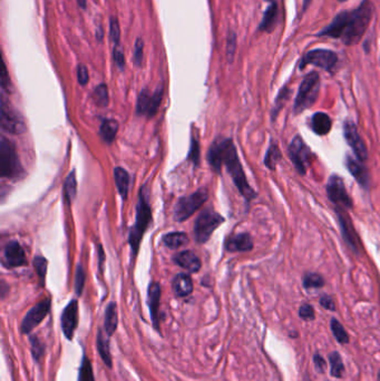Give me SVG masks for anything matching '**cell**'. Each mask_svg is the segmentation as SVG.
I'll return each instance as SVG.
<instances>
[{
    "label": "cell",
    "mask_w": 380,
    "mask_h": 381,
    "mask_svg": "<svg viewBox=\"0 0 380 381\" xmlns=\"http://www.w3.org/2000/svg\"><path fill=\"white\" fill-rule=\"evenodd\" d=\"M77 80L79 85H82V86L87 85L89 80V74L87 71V67L83 65V64H79V65L77 66Z\"/></svg>",
    "instance_id": "cell-47"
},
{
    "label": "cell",
    "mask_w": 380,
    "mask_h": 381,
    "mask_svg": "<svg viewBox=\"0 0 380 381\" xmlns=\"http://www.w3.org/2000/svg\"><path fill=\"white\" fill-rule=\"evenodd\" d=\"M338 62V55L329 49H313L303 56L300 62V68L303 69L308 65H312L332 72Z\"/></svg>",
    "instance_id": "cell-11"
},
{
    "label": "cell",
    "mask_w": 380,
    "mask_h": 381,
    "mask_svg": "<svg viewBox=\"0 0 380 381\" xmlns=\"http://www.w3.org/2000/svg\"><path fill=\"white\" fill-rule=\"evenodd\" d=\"M299 316L303 320H313L315 318L314 309L310 304H302L299 309Z\"/></svg>",
    "instance_id": "cell-46"
},
{
    "label": "cell",
    "mask_w": 380,
    "mask_h": 381,
    "mask_svg": "<svg viewBox=\"0 0 380 381\" xmlns=\"http://www.w3.org/2000/svg\"><path fill=\"white\" fill-rule=\"evenodd\" d=\"M174 261L178 267L186 270L189 273H197L201 270L202 263L200 258L193 251H182L173 257Z\"/></svg>",
    "instance_id": "cell-20"
},
{
    "label": "cell",
    "mask_w": 380,
    "mask_h": 381,
    "mask_svg": "<svg viewBox=\"0 0 380 381\" xmlns=\"http://www.w3.org/2000/svg\"><path fill=\"white\" fill-rule=\"evenodd\" d=\"M118 129L119 124L117 120H115L113 118L104 119L100 129V136L105 143L112 144L115 141V137L117 135Z\"/></svg>",
    "instance_id": "cell-28"
},
{
    "label": "cell",
    "mask_w": 380,
    "mask_h": 381,
    "mask_svg": "<svg viewBox=\"0 0 380 381\" xmlns=\"http://www.w3.org/2000/svg\"><path fill=\"white\" fill-rule=\"evenodd\" d=\"M164 93L163 85L154 91L151 95L147 89H143L140 96L137 98L136 104V115L137 116H146L147 118H152L157 113L161 102H162Z\"/></svg>",
    "instance_id": "cell-10"
},
{
    "label": "cell",
    "mask_w": 380,
    "mask_h": 381,
    "mask_svg": "<svg viewBox=\"0 0 380 381\" xmlns=\"http://www.w3.org/2000/svg\"><path fill=\"white\" fill-rule=\"evenodd\" d=\"M50 310V299H45L28 311L21 322L20 330L24 334L30 333L35 328L39 326L48 314Z\"/></svg>",
    "instance_id": "cell-15"
},
{
    "label": "cell",
    "mask_w": 380,
    "mask_h": 381,
    "mask_svg": "<svg viewBox=\"0 0 380 381\" xmlns=\"http://www.w3.org/2000/svg\"><path fill=\"white\" fill-rule=\"evenodd\" d=\"M109 37H111L112 42L115 46L119 45L120 40V28H119V21L116 17H111L109 19Z\"/></svg>",
    "instance_id": "cell-40"
},
{
    "label": "cell",
    "mask_w": 380,
    "mask_h": 381,
    "mask_svg": "<svg viewBox=\"0 0 380 381\" xmlns=\"http://www.w3.org/2000/svg\"><path fill=\"white\" fill-rule=\"evenodd\" d=\"M326 192L328 199L330 200L331 203L335 204V207L344 209L347 211L353 209V199L350 198L347 188H345L344 182L339 175L333 174L329 177L326 186Z\"/></svg>",
    "instance_id": "cell-9"
},
{
    "label": "cell",
    "mask_w": 380,
    "mask_h": 381,
    "mask_svg": "<svg viewBox=\"0 0 380 381\" xmlns=\"http://www.w3.org/2000/svg\"><path fill=\"white\" fill-rule=\"evenodd\" d=\"M118 326V313H117V305L115 302H111L106 308L105 311V332L108 337H112L116 331Z\"/></svg>",
    "instance_id": "cell-27"
},
{
    "label": "cell",
    "mask_w": 380,
    "mask_h": 381,
    "mask_svg": "<svg viewBox=\"0 0 380 381\" xmlns=\"http://www.w3.org/2000/svg\"><path fill=\"white\" fill-rule=\"evenodd\" d=\"M226 249L229 252H249L253 249V240L249 233L231 235L226 242Z\"/></svg>",
    "instance_id": "cell-21"
},
{
    "label": "cell",
    "mask_w": 380,
    "mask_h": 381,
    "mask_svg": "<svg viewBox=\"0 0 380 381\" xmlns=\"http://www.w3.org/2000/svg\"><path fill=\"white\" fill-rule=\"evenodd\" d=\"M347 17H348V11H342V13L338 14L335 17V19H333L330 24L325 28V29H322L318 34V36L341 39L344 27H345V22H347Z\"/></svg>",
    "instance_id": "cell-22"
},
{
    "label": "cell",
    "mask_w": 380,
    "mask_h": 381,
    "mask_svg": "<svg viewBox=\"0 0 380 381\" xmlns=\"http://www.w3.org/2000/svg\"><path fill=\"white\" fill-rule=\"evenodd\" d=\"M93 100L99 107H106L108 105L109 97H108V88L106 84H104V83L100 84L94 89Z\"/></svg>",
    "instance_id": "cell-36"
},
{
    "label": "cell",
    "mask_w": 380,
    "mask_h": 381,
    "mask_svg": "<svg viewBox=\"0 0 380 381\" xmlns=\"http://www.w3.org/2000/svg\"><path fill=\"white\" fill-rule=\"evenodd\" d=\"M278 4L275 2H272V4L269 6V8L263 15V18L260 22V25H259V30L264 33H271L274 29L276 21H278Z\"/></svg>",
    "instance_id": "cell-26"
},
{
    "label": "cell",
    "mask_w": 380,
    "mask_h": 381,
    "mask_svg": "<svg viewBox=\"0 0 380 381\" xmlns=\"http://www.w3.org/2000/svg\"><path fill=\"white\" fill-rule=\"evenodd\" d=\"M113 58L115 61V65H116L120 71H123L125 67V56L122 49H120L118 46H115V48L113 50Z\"/></svg>",
    "instance_id": "cell-48"
},
{
    "label": "cell",
    "mask_w": 380,
    "mask_h": 381,
    "mask_svg": "<svg viewBox=\"0 0 380 381\" xmlns=\"http://www.w3.org/2000/svg\"><path fill=\"white\" fill-rule=\"evenodd\" d=\"M108 336L104 334L103 330H99V333H97V350H99V354L102 358V360L104 363L108 367L112 368V355H111V348H109V340Z\"/></svg>",
    "instance_id": "cell-29"
},
{
    "label": "cell",
    "mask_w": 380,
    "mask_h": 381,
    "mask_svg": "<svg viewBox=\"0 0 380 381\" xmlns=\"http://www.w3.org/2000/svg\"><path fill=\"white\" fill-rule=\"evenodd\" d=\"M2 86L4 90H7L8 93L11 90V83L10 78L8 76L7 68H6V64L3 62V75H2Z\"/></svg>",
    "instance_id": "cell-50"
},
{
    "label": "cell",
    "mask_w": 380,
    "mask_h": 381,
    "mask_svg": "<svg viewBox=\"0 0 380 381\" xmlns=\"http://www.w3.org/2000/svg\"><path fill=\"white\" fill-rule=\"evenodd\" d=\"M329 361H330V369H331V376L340 379L343 377L344 372V366L341 359V356L339 355V352L335 351L331 352L329 355Z\"/></svg>",
    "instance_id": "cell-34"
},
{
    "label": "cell",
    "mask_w": 380,
    "mask_h": 381,
    "mask_svg": "<svg viewBox=\"0 0 380 381\" xmlns=\"http://www.w3.org/2000/svg\"><path fill=\"white\" fill-rule=\"evenodd\" d=\"M345 169L348 170L351 175L355 177V180L359 183L361 187L368 189L369 187V173H368L367 167L361 163V162L355 160L350 155H345L344 158Z\"/></svg>",
    "instance_id": "cell-18"
},
{
    "label": "cell",
    "mask_w": 380,
    "mask_h": 381,
    "mask_svg": "<svg viewBox=\"0 0 380 381\" xmlns=\"http://www.w3.org/2000/svg\"><path fill=\"white\" fill-rule=\"evenodd\" d=\"M338 2H340V3H343V2H347V0H338Z\"/></svg>",
    "instance_id": "cell-57"
},
{
    "label": "cell",
    "mask_w": 380,
    "mask_h": 381,
    "mask_svg": "<svg viewBox=\"0 0 380 381\" xmlns=\"http://www.w3.org/2000/svg\"><path fill=\"white\" fill-rule=\"evenodd\" d=\"M330 327H331V331L333 333V336H335L336 340L339 343L345 344V343L349 342V336H348L347 331H345V329L343 328L341 323L339 322L337 319H335V318L331 319Z\"/></svg>",
    "instance_id": "cell-37"
},
{
    "label": "cell",
    "mask_w": 380,
    "mask_h": 381,
    "mask_svg": "<svg viewBox=\"0 0 380 381\" xmlns=\"http://www.w3.org/2000/svg\"><path fill=\"white\" fill-rule=\"evenodd\" d=\"M373 14V5L370 0H364L358 8L348 11L347 22L342 34L341 40L348 46L356 45L360 42L370 25Z\"/></svg>",
    "instance_id": "cell-2"
},
{
    "label": "cell",
    "mask_w": 380,
    "mask_h": 381,
    "mask_svg": "<svg viewBox=\"0 0 380 381\" xmlns=\"http://www.w3.org/2000/svg\"><path fill=\"white\" fill-rule=\"evenodd\" d=\"M4 264L10 269L26 264V254L19 242L11 241L5 246Z\"/></svg>",
    "instance_id": "cell-17"
},
{
    "label": "cell",
    "mask_w": 380,
    "mask_h": 381,
    "mask_svg": "<svg viewBox=\"0 0 380 381\" xmlns=\"http://www.w3.org/2000/svg\"><path fill=\"white\" fill-rule=\"evenodd\" d=\"M163 243L171 250H176L178 247L186 245L188 243V236L184 232H172L166 234L163 238Z\"/></svg>",
    "instance_id": "cell-30"
},
{
    "label": "cell",
    "mask_w": 380,
    "mask_h": 381,
    "mask_svg": "<svg viewBox=\"0 0 380 381\" xmlns=\"http://www.w3.org/2000/svg\"><path fill=\"white\" fill-rule=\"evenodd\" d=\"M224 217L212 209L204 210L195 221L194 235L198 243L204 244L210 240L213 232L224 223Z\"/></svg>",
    "instance_id": "cell-7"
},
{
    "label": "cell",
    "mask_w": 380,
    "mask_h": 381,
    "mask_svg": "<svg viewBox=\"0 0 380 381\" xmlns=\"http://www.w3.org/2000/svg\"><path fill=\"white\" fill-rule=\"evenodd\" d=\"M310 125H311V129H312V131L316 135L325 136L331 131L332 120L328 114L318 112L312 115Z\"/></svg>",
    "instance_id": "cell-24"
},
{
    "label": "cell",
    "mask_w": 380,
    "mask_h": 381,
    "mask_svg": "<svg viewBox=\"0 0 380 381\" xmlns=\"http://www.w3.org/2000/svg\"><path fill=\"white\" fill-rule=\"evenodd\" d=\"M266 2H273V0H266Z\"/></svg>",
    "instance_id": "cell-58"
},
{
    "label": "cell",
    "mask_w": 380,
    "mask_h": 381,
    "mask_svg": "<svg viewBox=\"0 0 380 381\" xmlns=\"http://www.w3.org/2000/svg\"><path fill=\"white\" fill-rule=\"evenodd\" d=\"M290 95H291V90L288 88L287 86H284V87L279 91V94H278V96H276L275 101H274L273 107L271 109V120H272V122H274L276 117H278L279 113L281 112V109L284 107L288 100H289Z\"/></svg>",
    "instance_id": "cell-33"
},
{
    "label": "cell",
    "mask_w": 380,
    "mask_h": 381,
    "mask_svg": "<svg viewBox=\"0 0 380 381\" xmlns=\"http://www.w3.org/2000/svg\"><path fill=\"white\" fill-rule=\"evenodd\" d=\"M336 215L338 217L339 227L341 230L342 238L351 251H354L356 254L360 253V246H361V240L359 238L358 233L354 227V223L351 221V218L348 214L347 210L344 209H338L335 207Z\"/></svg>",
    "instance_id": "cell-12"
},
{
    "label": "cell",
    "mask_w": 380,
    "mask_h": 381,
    "mask_svg": "<svg viewBox=\"0 0 380 381\" xmlns=\"http://www.w3.org/2000/svg\"><path fill=\"white\" fill-rule=\"evenodd\" d=\"M207 161L212 169L218 174L221 173L222 166H226L230 176L232 177L234 185L237 186L240 194L243 196L247 203L257 198V192L247 182L237 147L231 138H217L215 142H213L207 152Z\"/></svg>",
    "instance_id": "cell-1"
},
{
    "label": "cell",
    "mask_w": 380,
    "mask_h": 381,
    "mask_svg": "<svg viewBox=\"0 0 380 381\" xmlns=\"http://www.w3.org/2000/svg\"><path fill=\"white\" fill-rule=\"evenodd\" d=\"M310 4H311V0H303V4H302V11H306V10L309 8Z\"/></svg>",
    "instance_id": "cell-55"
},
{
    "label": "cell",
    "mask_w": 380,
    "mask_h": 381,
    "mask_svg": "<svg viewBox=\"0 0 380 381\" xmlns=\"http://www.w3.org/2000/svg\"><path fill=\"white\" fill-rule=\"evenodd\" d=\"M152 222V210L148 202L146 201L145 195H144V187H142L140 195H138V202L136 205V220L133 228L131 229L129 242L133 253L134 258H136L138 250H140L141 241L143 239L144 233L146 232L149 223Z\"/></svg>",
    "instance_id": "cell-3"
},
{
    "label": "cell",
    "mask_w": 380,
    "mask_h": 381,
    "mask_svg": "<svg viewBox=\"0 0 380 381\" xmlns=\"http://www.w3.org/2000/svg\"><path fill=\"white\" fill-rule=\"evenodd\" d=\"M61 330L64 336L72 340L78 326V302L77 300H72L64 309L60 318Z\"/></svg>",
    "instance_id": "cell-16"
},
{
    "label": "cell",
    "mask_w": 380,
    "mask_h": 381,
    "mask_svg": "<svg viewBox=\"0 0 380 381\" xmlns=\"http://www.w3.org/2000/svg\"><path fill=\"white\" fill-rule=\"evenodd\" d=\"M235 50H237V35L233 30H230L227 38V56L229 62L233 61Z\"/></svg>",
    "instance_id": "cell-41"
},
{
    "label": "cell",
    "mask_w": 380,
    "mask_h": 381,
    "mask_svg": "<svg viewBox=\"0 0 380 381\" xmlns=\"http://www.w3.org/2000/svg\"><path fill=\"white\" fill-rule=\"evenodd\" d=\"M288 153H289V157L299 174L306 175L308 169L314 160V154L300 135L293 137L289 147H288Z\"/></svg>",
    "instance_id": "cell-8"
},
{
    "label": "cell",
    "mask_w": 380,
    "mask_h": 381,
    "mask_svg": "<svg viewBox=\"0 0 380 381\" xmlns=\"http://www.w3.org/2000/svg\"><path fill=\"white\" fill-rule=\"evenodd\" d=\"M207 199H209V190L206 187L200 188L191 195L183 196L177 201L174 207L175 221L183 222L187 220L205 203Z\"/></svg>",
    "instance_id": "cell-6"
},
{
    "label": "cell",
    "mask_w": 380,
    "mask_h": 381,
    "mask_svg": "<svg viewBox=\"0 0 380 381\" xmlns=\"http://www.w3.org/2000/svg\"><path fill=\"white\" fill-rule=\"evenodd\" d=\"M114 178H115V184L118 190V194L120 195L124 201L128 200L129 198V188H130V182L131 177L129 172L126 171L123 167H115L114 169Z\"/></svg>",
    "instance_id": "cell-25"
},
{
    "label": "cell",
    "mask_w": 380,
    "mask_h": 381,
    "mask_svg": "<svg viewBox=\"0 0 380 381\" xmlns=\"http://www.w3.org/2000/svg\"><path fill=\"white\" fill-rule=\"evenodd\" d=\"M282 160V154L280 148L274 141H271L270 146L266 153V157H264V165H266L270 171H275L276 165L279 162Z\"/></svg>",
    "instance_id": "cell-31"
},
{
    "label": "cell",
    "mask_w": 380,
    "mask_h": 381,
    "mask_svg": "<svg viewBox=\"0 0 380 381\" xmlns=\"http://www.w3.org/2000/svg\"><path fill=\"white\" fill-rule=\"evenodd\" d=\"M79 381H95L93 366H91V362L86 356L83 357L82 366H80Z\"/></svg>",
    "instance_id": "cell-38"
},
{
    "label": "cell",
    "mask_w": 380,
    "mask_h": 381,
    "mask_svg": "<svg viewBox=\"0 0 380 381\" xmlns=\"http://www.w3.org/2000/svg\"><path fill=\"white\" fill-rule=\"evenodd\" d=\"M172 288L177 297H187L193 292V281L188 274L180 273L173 279Z\"/></svg>",
    "instance_id": "cell-23"
},
{
    "label": "cell",
    "mask_w": 380,
    "mask_h": 381,
    "mask_svg": "<svg viewBox=\"0 0 380 381\" xmlns=\"http://www.w3.org/2000/svg\"><path fill=\"white\" fill-rule=\"evenodd\" d=\"M320 304L322 308H325L326 310L329 311H335L336 310V304L333 299L330 296H322L320 298Z\"/></svg>",
    "instance_id": "cell-49"
},
{
    "label": "cell",
    "mask_w": 380,
    "mask_h": 381,
    "mask_svg": "<svg viewBox=\"0 0 380 381\" xmlns=\"http://www.w3.org/2000/svg\"><path fill=\"white\" fill-rule=\"evenodd\" d=\"M85 271L83 267L80 264L77 265L76 269V274H75V291H76V294L79 297L82 296L83 293V289L85 285Z\"/></svg>",
    "instance_id": "cell-43"
},
{
    "label": "cell",
    "mask_w": 380,
    "mask_h": 381,
    "mask_svg": "<svg viewBox=\"0 0 380 381\" xmlns=\"http://www.w3.org/2000/svg\"><path fill=\"white\" fill-rule=\"evenodd\" d=\"M200 157H201V152H200V142L197 136H192L191 138V146H189V152L187 160L188 162H192L194 166L200 165Z\"/></svg>",
    "instance_id": "cell-39"
},
{
    "label": "cell",
    "mask_w": 380,
    "mask_h": 381,
    "mask_svg": "<svg viewBox=\"0 0 380 381\" xmlns=\"http://www.w3.org/2000/svg\"><path fill=\"white\" fill-rule=\"evenodd\" d=\"M2 129L13 135L24 134L27 131V126L21 114L6 103L3 97L2 102Z\"/></svg>",
    "instance_id": "cell-13"
},
{
    "label": "cell",
    "mask_w": 380,
    "mask_h": 381,
    "mask_svg": "<svg viewBox=\"0 0 380 381\" xmlns=\"http://www.w3.org/2000/svg\"><path fill=\"white\" fill-rule=\"evenodd\" d=\"M343 136L348 145L353 149L355 156L359 162L364 163L368 160V148L365 141L360 136L355 122L347 119L343 123Z\"/></svg>",
    "instance_id": "cell-14"
},
{
    "label": "cell",
    "mask_w": 380,
    "mask_h": 381,
    "mask_svg": "<svg viewBox=\"0 0 380 381\" xmlns=\"http://www.w3.org/2000/svg\"><path fill=\"white\" fill-rule=\"evenodd\" d=\"M76 3L82 9L85 10L86 8H87V0H76Z\"/></svg>",
    "instance_id": "cell-54"
},
{
    "label": "cell",
    "mask_w": 380,
    "mask_h": 381,
    "mask_svg": "<svg viewBox=\"0 0 380 381\" xmlns=\"http://www.w3.org/2000/svg\"><path fill=\"white\" fill-rule=\"evenodd\" d=\"M0 173L3 177L18 178L24 174L14 142L3 136L0 141Z\"/></svg>",
    "instance_id": "cell-5"
},
{
    "label": "cell",
    "mask_w": 380,
    "mask_h": 381,
    "mask_svg": "<svg viewBox=\"0 0 380 381\" xmlns=\"http://www.w3.org/2000/svg\"><path fill=\"white\" fill-rule=\"evenodd\" d=\"M30 343H31V352L34 356V359L36 361H39L45 354V345L38 339V337H31Z\"/></svg>",
    "instance_id": "cell-45"
},
{
    "label": "cell",
    "mask_w": 380,
    "mask_h": 381,
    "mask_svg": "<svg viewBox=\"0 0 380 381\" xmlns=\"http://www.w3.org/2000/svg\"><path fill=\"white\" fill-rule=\"evenodd\" d=\"M99 249H100V253H99V257H100V267H101V271L103 270V264H104V261H105V254H104V251L102 249V246L99 245Z\"/></svg>",
    "instance_id": "cell-53"
},
{
    "label": "cell",
    "mask_w": 380,
    "mask_h": 381,
    "mask_svg": "<svg viewBox=\"0 0 380 381\" xmlns=\"http://www.w3.org/2000/svg\"><path fill=\"white\" fill-rule=\"evenodd\" d=\"M313 362H314L316 371H319L320 373H324L325 370H326V367H327V363H326V360L324 359V358H322L320 355H314Z\"/></svg>",
    "instance_id": "cell-51"
},
{
    "label": "cell",
    "mask_w": 380,
    "mask_h": 381,
    "mask_svg": "<svg viewBox=\"0 0 380 381\" xmlns=\"http://www.w3.org/2000/svg\"><path fill=\"white\" fill-rule=\"evenodd\" d=\"M147 303L154 328L160 331V303H161V287L157 282H152L147 291Z\"/></svg>",
    "instance_id": "cell-19"
},
{
    "label": "cell",
    "mask_w": 380,
    "mask_h": 381,
    "mask_svg": "<svg viewBox=\"0 0 380 381\" xmlns=\"http://www.w3.org/2000/svg\"><path fill=\"white\" fill-rule=\"evenodd\" d=\"M103 38H104V29H103V27L102 26H99V28H97V29H96V39H97V42H102V40H103Z\"/></svg>",
    "instance_id": "cell-52"
},
{
    "label": "cell",
    "mask_w": 380,
    "mask_h": 381,
    "mask_svg": "<svg viewBox=\"0 0 380 381\" xmlns=\"http://www.w3.org/2000/svg\"><path fill=\"white\" fill-rule=\"evenodd\" d=\"M378 381H380V370H379V372H378Z\"/></svg>",
    "instance_id": "cell-56"
},
{
    "label": "cell",
    "mask_w": 380,
    "mask_h": 381,
    "mask_svg": "<svg viewBox=\"0 0 380 381\" xmlns=\"http://www.w3.org/2000/svg\"><path fill=\"white\" fill-rule=\"evenodd\" d=\"M302 284L307 290H310V289H320L325 287L326 281L324 279V276L320 275L319 273L310 272L304 274L302 279Z\"/></svg>",
    "instance_id": "cell-35"
},
{
    "label": "cell",
    "mask_w": 380,
    "mask_h": 381,
    "mask_svg": "<svg viewBox=\"0 0 380 381\" xmlns=\"http://www.w3.org/2000/svg\"><path fill=\"white\" fill-rule=\"evenodd\" d=\"M47 265H48L47 260H46L44 257L38 256L34 259V267L35 269H36V272L39 276L42 284H44L46 272H47Z\"/></svg>",
    "instance_id": "cell-42"
},
{
    "label": "cell",
    "mask_w": 380,
    "mask_h": 381,
    "mask_svg": "<svg viewBox=\"0 0 380 381\" xmlns=\"http://www.w3.org/2000/svg\"><path fill=\"white\" fill-rule=\"evenodd\" d=\"M76 194H77L76 174H75V171H72L66 177L65 183H64V198H65V201L67 202V204L73 203Z\"/></svg>",
    "instance_id": "cell-32"
},
{
    "label": "cell",
    "mask_w": 380,
    "mask_h": 381,
    "mask_svg": "<svg viewBox=\"0 0 380 381\" xmlns=\"http://www.w3.org/2000/svg\"><path fill=\"white\" fill-rule=\"evenodd\" d=\"M143 59H144V40L138 37L135 42L134 56H133V61L135 64V66L142 67Z\"/></svg>",
    "instance_id": "cell-44"
},
{
    "label": "cell",
    "mask_w": 380,
    "mask_h": 381,
    "mask_svg": "<svg viewBox=\"0 0 380 381\" xmlns=\"http://www.w3.org/2000/svg\"><path fill=\"white\" fill-rule=\"evenodd\" d=\"M320 91V76L316 72L309 73L300 84L293 105L296 115L301 114L316 102Z\"/></svg>",
    "instance_id": "cell-4"
}]
</instances>
